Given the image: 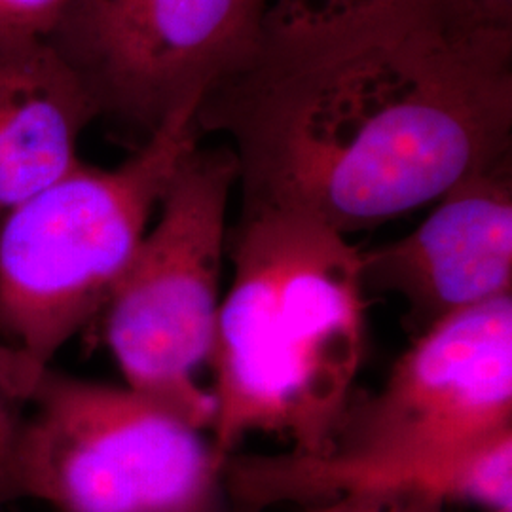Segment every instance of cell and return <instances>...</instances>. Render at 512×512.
<instances>
[{"mask_svg":"<svg viewBox=\"0 0 512 512\" xmlns=\"http://www.w3.org/2000/svg\"><path fill=\"white\" fill-rule=\"evenodd\" d=\"M224 486L245 511L255 512L281 503L315 505L359 492L431 495L494 512L512 507V433L452 458L349 473L311 471L293 452L230 456L224 463Z\"/></svg>","mask_w":512,"mask_h":512,"instance_id":"obj_10","label":"cell"},{"mask_svg":"<svg viewBox=\"0 0 512 512\" xmlns=\"http://www.w3.org/2000/svg\"><path fill=\"white\" fill-rule=\"evenodd\" d=\"M69 0H0V37L46 38Z\"/></svg>","mask_w":512,"mask_h":512,"instance_id":"obj_14","label":"cell"},{"mask_svg":"<svg viewBox=\"0 0 512 512\" xmlns=\"http://www.w3.org/2000/svg\"><path fill=\"white\" fill-rule=\"evenodd\" d=\"M99 118L48 38L0 37V219L61 179Z\"/></svg>","mask_w":512,"mask_h":512,"instance_id":"obj_9","label":"cell"},{"mask_svg":"<svg viewBox=\"0 0 512 512\" xmlns=\"http://www.w3.org/2000/svg\"><path fill=\"white\" fill-rule=\"evenodd\" d=\"M46 368L0 340V507L18 501L21 440L40 376Z\"/></svg>","mask_w":512,"mask_h":512,"instance_id":"obj_12","label":"cell"},{"mask_svg":"<svg viewBox=\"0 0 512 512\" xmlns=\"http://www.w3.org/2000/svg\"><path fill=\"white\" fill-rule=\"evenodd\" d=\"M46 38L99 116L147 139L255 63L264 0H69Z\"/></svg>","mask_w":512,"mask_h":512,"instance_id":"obj_7","label":"cell"},{"mask_svg":"<svg viewBox=\"0 0 512 512\" xmlns=\"http://www.w3.org/2000/svg\"><path fill=\"white\" fill-rule=\"evenodd\" d=\"M226 459L128 385L48 366L25 423L18 499L57 512H219Z\"/></svg>","mask_w":512,"mask_h":512,"instance_id":"obj_5","label":"cell"},{"mask_svg":"<svg viewBox=\"0 0 512 512\" xmlns=\"http://www.w3.org/2000/svg\"><path fill=\"white\" fill-rule=\"evenodd\" d=\"M236 183L232 148H194L99 315L129 389L200 431H211L215 418L200 370L209 366L217 332L226 217Z\"/></svg>","mask_w":512,"mask_h":512,"instance_id":"obj_4","label":"cell"},{"mask_svg":"<svg viewBox=\"0 0 512 512\" xmlns=\"http://www.w3.org/2000/svg\"><path fill=\"white\" fill-rule=\"evenodd\" d=\"M494 512H512V507H507V509H499V511Z\"/></svg>","mask_w":512,"mask_h":512,"instance_id":"obj_16","label":"cell"},{"mask_svg":"<svg viewBox=\"0 0 512 512\" xmlns=\"http://www.w3.org/2000/svg\"><path fill=\"white\" fill-rule=\"evenodd\" d=\"M230 256L234 281L209 359L211 442L228 459L266 433L323 456L365 357L361 251L308 213L243 202Z\"/></svg>","mask_w":512,"mask_h":512,"instance_id":"obj_2","label":"cell"},{"mask_svg":"<svg viewBox=\"0 0 512 512\" xmlns=\"http://www.w3.org/2000/svg\"><path fill=\"white\" fill-rule=\"evenodd\" d=\"M366 293L397 294L414 336L512 289V154L454 184L408 236L361 251Z\"/></svg>","mask_w":512,"mask_h":512,"instance_id":"obj_8","label":"cell"},{"mask_svg":"<svg viewBox=\"0 0 512 512\" xmlns=\"http://www.w3.org/2000/svg\"><path fill=\"white\" fill-rule=\"evenodd\" d=\"M437 497L393 492H359L315 503L310 512H444Z\"/></svg>","mask_w":512,"mask_h":512,"instance_id":"obj_15","label":"cell"},{"mask_svg":"<svg viewBox=\"0 0 512 512\" xmlns=\"http://www.w3.org/2000/svg\"><path fill=\"white\" fill-rule=\"evenodd\" d=\"M435 21L452 40L512 46V0H435Z\"/></svg>","mask_w":512,"mask_h":512,"instance_id":"obj_13","label":"cell"},{"mask_svg":"<svg viewBox=\"0 0 512 512\" xmlns=\"http://www.w3.org/2000/svg\"><path fill=\"white\" fill-rule=\"evenodd\" d=\"M200 105L173 112L116 167L78 160L0 219V340L40 366L101 315L184 158Z\"/></svg>","mask_w":512,"mask_h":512,"instance_id":"obj_3","label":"cell"},{"mask_svg":"<svg viewBox=\"0 0 512 512\" xmlns=\"http://www.w3.org/2000/svg\"><path fill=\"white\" fill-rule=\"evenodd\" d=\"M437 29L435 0H264V46L304 55L359 38Z\"/></svg>","mask_w":512,"mask_h":512,"instance_id":"obj_11","label":"cell"},{"mask_svg":"<svg viewBox=\"0 0 512 512\" xmlns=\"http://www.w3.org/2000/svg\"><path fill=\"white\" fill-rule=\"evenodd\" d=\"M512 433V294L414 336L380 391L349 403L323 471L389 469L452 458Z\"/></svg>","mask_w":512,"mask_h":512,"instance_id":"obj_6","label":"cell"},{"mask_svg":"<svg viewBox=\"0 0 512 512\" xmlns=\"http://www.w3.org/2000/svg\"><path fill=\"white\" fill-rule=\"evenodd\" d=\"M198 124L232 139L243 202L308 213L349 238L512 154V46L420 27L260 52L203 99Z\"/></svg>","mask_w":512,"mask_h":512,"instance_id":"obj_1","label":"cell"}]
</instances>
